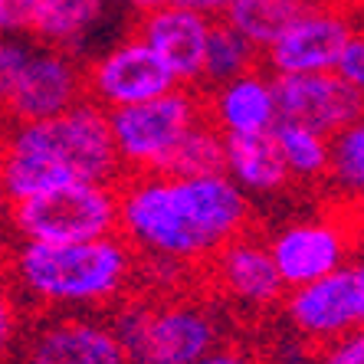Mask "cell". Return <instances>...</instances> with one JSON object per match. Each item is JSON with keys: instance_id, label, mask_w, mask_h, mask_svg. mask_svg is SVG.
Listing matches in <instances>:
<instances>
[{"instance_id": "6da1fadb", "label": "cell", "mask_w": 364, "mask_h": 364, "mask_svg": "<svg viewBox=\"0 0 364 364\" xmlns=\"http://www.w3.org/2000/svg\"><path fill=\"white\" fill-rule=\"evenodd\" d=\"M122 237L148 263L207 269L213 256L256 223L253 197L230 174H125Z\"/></svg>"}, {"instance_id": "7a4b0ae2", "label": "cell", "mask_w": 364, "mask_h": 364, "mask_svg": "<svg viewBox=\"0 0 364 364\" xmlns=\"http://www.w3.org/2000/svg\"><path fill=\"white\" fill-rule=\"evenodd\" d=\"M4 276L33 315L115 309L138 282V253L125 237L89 243L4 246Z\"/></svg>"}, {"instance_id": "3957f363", "label": "cell", "mask_w": 364, "mask_h": 364, "mask_svg": "<svg viewBox=\"0 0 364 364\" xmlns=\"http://www.w3.org/2000/svg\"><path fill=\"white\" fill-rule=\"evenodd\" d=\"M128 364H194L220 345L223 325L194 296H128L109 315Z\"/></svg>"}, {"instance_id": "277c9868", "label": "cell", "mask_w": 364, "mask_h": 364, "mask_svg": "<svg viewBox=\"0 0 364 364\" xmlns=\"http://www.w3.org/2000/svg\"><path fill=\"white\" fill-rule=\"evenodd\" d=\"M0 144L36 154L66 181L119 184L125 178L109 112L92 99L79 102L76 109L63 112L56 119L0 125Z\"/></svg>"}, {"instance_id": "5b68a950", "label": "cell", "mask_w": 364, "mask_h": 364, "mask_svg": "<svg viewBox=\"0 0 364 364\" xmlns=\"http://www.w3.org/2000/svg\"><path fill=\"white\" fill-rule=\"evenodd\" d=\"M7 230L26 243H89L122 233L119 184L69 181L10 203Z\"/></svg>"}, {"instance_id": "8992f818", "label": "cell", "mask_w": 364, "mask_h": 364, "mask_svg": "<svg viewBox=\"0 0 364 364\" xmlns=\"http://www.w3.org/2000/svg\"><path fill=\"white\" fill-rule=\"evenodd\" d=\"M109 119L125 174H161L178 144L207 119V105L200 89L178 85L151 102L109 112Z\"/></svg>"}, {"instance_id": "52a82bcc", "label": "cell", "mask_w": 364, "mask_h": 364, "mask_svg": "<svg viewBox=\"0 0 364 364\" xmlns=\"http://www.w3.org/2000/svg\"><path fill=\"white\" fill-rule=\"evenodd\" d=\"M272 259L279 266L289 289L309 286L328 272L348 266L364 250V213L361 207L341 203L338 213L289 220L269 233Z\"/></svg>"}, {"instance_id": "ba28073f", "label": "cell", "mask_w": 364, "mask_h": 364, "mask_svg": "<svg viewBox=\"0 0 364 364\" xmlns=\"http://www.w3.org/2000/svg\"><path fill=\"white\" fill-rule=\"evenodd\" d=\"M286 328L315 351L364 328V269L358 259L309 286L289 289L279 305Z\"/></svg>"}, {"instance_id": "9c48e42d", "label": "cell", "mask_w": 364, "mask_h": 364, "mask_svg": "<svg viewBox=\"0 0 364 364\" xmlns=\"http://www.w3.org/2000/svg\"><path fill=\"white\" fill-rule=\"evenodd\" d=\"M171 89H178V79L135 30L105 53L85 60V95L105 112L151 102Z\"/></svg>"}, {"instance_id": "30bf717a", "label": "cell", "mask_w": 364, "mask_h": 364, "mask_svg": "<svg viewBox=\"0 0 364 364\" xmlns=\"http://www.w3.org/2000/svg\"><path fill=\"white\" fill-rule=\"evenodd\" d=\"M85 99V63L76 53L36 46L0 102V125L56 119Z\"/></svg>"}, {"instance_id": "8fae6325", "label": "cell", "mask_w": 364, "mask_h": 364, "mask_svg": "<svg viewBox=\"0 0 364 364\" xmlns=\"http://www.w3.org/2000/svg\"><path fill=\"white\" fill-rule=\"evenodd\" d=\"M14 364H128L109 318L85 312L36 315Z\"/></svg>"}, {"instance_id": "7c38bea8", "label": "cell", "mask_w": 364, "mask_h": 364, "mask_svg": "<svg viewBox=\"0 0 364 364\" xmlns=\"http://www.w3.org/2000/svg\"><path fill=\"white\" fill-rule=\"evenodd\" d=\"M203 282L243 312L279 309L289 292L279 266L272 259L269 240H263L253 230L237 237L213 256L203 269Z\"/></svg>"}, {"instance_id": "4fadbf2b", "label": "cell", "mask_w": 364, "mask_h": 364, "mask_svg": "<svg viewBox=\"0 0 364 364\" xmlns=\"http://www.w3.org/2000/svg\"><path fill=\"white\" fill-rule=\"evenodd\" d=\"M355 30L358 26L345 7H305L296 23L263 53V66L272 76L335 73Z\"/></svg>"}, {"instance_id": "5bb4252c", "label": "cell", "mask_w": 364, "mask_h": 364, "mask_svg": "<svg viewBox=\"0 0 364 364\" xmlns=\"http://www.w3.org/2000/svg\"><path fill=\"white\" fill-rule=\"evenodd\" d=\"M213 23L217 20H210L200 10H191L184 4H171V7L135 17L132 30L161 56L164 66L171 69V76L178 79V85L200 89Z\"/></svg>"}, {"instance_id": "9a60e30c", "label": "cell", "mask_w": 364, "mask_h": 364, "mask_svg": "<svg viewBox=\"0 0 364 364\" xmlns=\"http://www.w3.org/2000/svg\"><path fill=\"white\" fill-rule=\"evenodd\" d=\"M276 99L279 122L305 125L322 135H335L345 125L364 119V95L338 79V73L276 76Z\"/></svg>"}, {"instance_id": "2e32d148", "label": "cell", "mask_w": 364, "mask_h": 364, "mask_svg": "<svg viewBox=\"0 0 364 364\" xmlns=\"http://www.w3.org/2000/svg\"><path fill=\"white\" fill-rule=\"evenodd\" d=\"M207 119L223 135H259L279 125V99L276 76L266 66L253 69L240 79H230L213 89H200Z\"/></svg>"}, {"instance_id": "e0dca14e", "label": "cell", "mask_w": 364, "mask_h": 364, "mask_svg": "<svg viewBox=\"0 0 364 364\" xmlns=\"http://www.w3.org/2000/svg\"><path fill=\"white\" fill-rule=\"evenodd\" d=\"M227 174L250 197H279L289 191V184H296L286 158H282L276 132L230 135L227 138Z\"/></svg>"}, {"instance_id": "ac0fdd59", "label": "cell", "mask_w": 364, "mask_h": 364, "mask_svg": "<svg viewBox=\"0 0 364 364\" xmlns=\"http://www.w3.org/2000/svg\"><path fill=\"white\" fill-rule=\"evenodd\" d=\"M112 0H43L30 26V40L46 50L79 53L95 33Z\"/></svg>"}, {"instance_id": "d6986e66", "label": "cell", "mask_w": 364, "mask_h": 364, "mask_svg": "<svg viewBox=\"0 0 364 364\" xmlns=\"http://www.w3.org/2000/svg\"><path fill=\"white\" fill-rule=\"evenodd\" d=\"M302 10L305 7L299 0H237L223 14V23H230L240 36H246L259 53H266L296 23Z\"/></svg>"}, {"instance_id": "ffe728a7", "label": "cell", "mask_w": 364, "mask_h": 364, "mask_svg": "<svg viewBox=\"0 0 364 364\" xmlns=\"http://www.w3.org/2000/svg\"><path fill=\"white\" fill-rule=\"evenodd\" d=\"M272 132L279 138L292 181L296 184H325L331 168V135L312 132L305 125H292V122H279Z\"/></svg>"}, {"instance_id": "44dd1931", "label": "cell", "mask_w": 364, "mask_h": 364, "mask_svg": "<svg viewBox=\"0 0 364 364\" xmlns=\"http://www.w3.org/2000/svg\"><path fill=\"white\" fill-rule=\"evenodd\" d=\"M325 184L348 207L364 203V119L331 135V168Z\"/></svg>"}, {"instance_id": "7402d4cb", "label": "cell", "mask_w": 364, "mask_h": 364, "mask_svg": "<svg viewBox=\"0 0 364 364\" xmlns=\"http://www.w3.org/2000/svg\"><path fill=\"white\" fill-rule=\"evenodd\" d=\"M259 66H263V53L256 50L246 36H240L230 23L217 20V23H213V33H210V46H207L200 89L223 85V82H230V79H240Z\"/></svg>"}, {"instance_id": "603a6c76", "label": "cell", "mask_w": 364, "mask_h": 364, "mask_svg": "<svg viewBox=\"0 0 364 364\" xmlns=\"http://www.w3.org/2000/svg\"><path fill=\"white\" fill-rule=\"evenodd\" d=\"M161 174H181V178H207V174H227V135L203 119L200 125L178 144L174 158Z\"/></svg>"}, {"instance_id": "cb8c5ba5", "label": "cell", "mask_w": 364, "mask_h": 364, "mask_svg": "<svg viewBox=\"0 0 364 364\" xmlns=\"http://www.w3.org/2000/svg\"><path fill=\"white\" fill-rule=\"evenodd\" d=\"M30 309L0 269V364H14L30 328Z\"/></svg>"}, {"instance_id": "d4e9b609", "label": "cell", "mask_w": 364, "mask_h": 364, "mask_svg": "<svg viewBox=\"0 0 364 364\" xmlns=\"http://www.w3.org/2000/svg\"><path fill=\"white\" fill-rule=\"evenodd\" d=\"M33 50L36 43L30 36H0V102L7 99L10 85L26 66V60L33 56Z\"/></svg>"}, {"instance_id": "484cf974", "label": "cell", "mask_w": 364, "mask_h": 364, "mask_svg": "<svg viewBox=\"0 0 364 364\" xmlns=\"http://www.w3.org/2000/svg\"><path fill=\"white\" fill-rule=\"evenodd\" d=\"M43 0H0V36H30Z\"/></svg>"}, {"instance_id": "4316f807", "label": "cell", "mask_w": 364, "mask_h": 364, "mask_svg": "<svg viewBox=\"0 0 364 364\" xmlns=\"http://www.w3.org/2000/svg\"><path fill=\"white\" fill-rule=\"evenodd\" d=\"M312 364H364V328L318 348Z\"/></svg>"}, {"instance_id": "83f0119b", "label": "cell", "mask_w": 364, "mask_h": 364, "mask_svg": "<svg viewBox=\"0 0 364 364\" xmlns=\"http://www.w3.org/2000/svg\"><path fill=\"white\" fill-rule=\"evenodd\" d=\"M335 73H338V79H345L355 92L364 95V30H355V36L348 40Z\"/></svg>"}, {"instance_id": "f1b7e54d", "label": "cell", "mask_w": 364, "mask_h": 364, "mask_svg": "<svg viewBox=\"0 0 364 364\" xmlns=\"http://www.w3.org/2000/svg\"><path fill=\"white\" fill-rule=\"evenodd\" d=\"M194 364H259V361L240 345H217L213 351H207L203 358H197Z\"/></svg>"}, {"instance_id": "f546056e", "label": "cell", "mask_w": 364, "mask_h": 364, "mask_svg": "<svg viewBox=\"0 0 364 364\" xmlns=\"http://www.w3.org/2000/svg\"><path fill=\"white\" fill-rule=\"evenodd\" d=\"M178 4H184V7H191V10H200V14H207L210 20H223V14H227L237 0H178Z\"/></svg>"}, {"instance_id": "4dcf8cb0", "label": "cell", "mask_w": 364, "mask_h": 364, "mask_svg": "<svg viewBox=\"0 0 364 364\" xmlns=\"http://www.w3.org/2000/svg\"><path fill=\"white\" fill-rule=\"evenodd\" d=\"M112 4H119V7L132 10L135 17H144V14L161 10V7H171V4H178V0H112Z\"/></svg>"}, {"instance_id": "1f68e13d", "label": "cell", "mask_w": 364, "mask_h": 364, "mask_svg": "<svg viewBox=\"0 0 364 364\" xmlns=\"http://www.w3.org/2000/svg\"><path fill=\"white\" fill-rule=\"evenodd\" d=\"M302 7H348V0H299Z\"/></svg>"}, {"instance_id": "d6a6232c", "label": "cell", "mask_w": 364, "mask_h": 364, "mask_svg": "<svg viewBox=\"0 0 364 364\" xmlns=\"http://www.w3.org/2000/svg\"><path fill=\"white\" fill-rule=\"evenodd\" d=\"M7 213H10V197L4 191V184H0V223H7Z\"/></svg>"}, {"instance_id": "836d02e7", "label": "cell", "mask_w": 364, "mask_h": 364, "mask_svg": "<svg viewBox=\"0 0 364 364\" xmlns=\"http://www.w3.org/2000/svg\"><path fill=\"white\" fill-rule=\"evenodd\" d=\"M358 263H361V269H364V253H361V256H358Z\"/></svg>"}, {"instance_id": "e575fe53", "label": "cell", "mask_w": 364, "mask_h": 364, "mask_svg": "<svg viewBox=\"0 0 364 364\" xmlns=\"http://www.w3.org/2000/svg\"><path fill=\"white\" fill-rule=\"evenodd\" d=\"M0 269H4V250H0Z\"/></svg>"}, {"instance_id": "d590c367", "label": "cell", "mask_w": 364, "mask_h": 364, "mask_svg": "<svg viewBox=\"0 0 364 364\" xmlns=\"http://www.w3.org/2000/svg\"><path fill=\"white\" fill-rule=\"evenodd\" d=\"M361 213H364V203H361Z\"/></svg>"}, {"instance_id": "8d00e7d4", "label": "cell", "mask_w": 364, "mask_h": 364, "mask_svg": "<svg viewBox=\"0 0 364 364\" xmlns=\"http://www.w3.org/2000/svg\"><path fill=\"white\" fill-rule=\"evenodd\" d=\"M361 253H364V250H361Z\"/></svg>"}]
</instances>
